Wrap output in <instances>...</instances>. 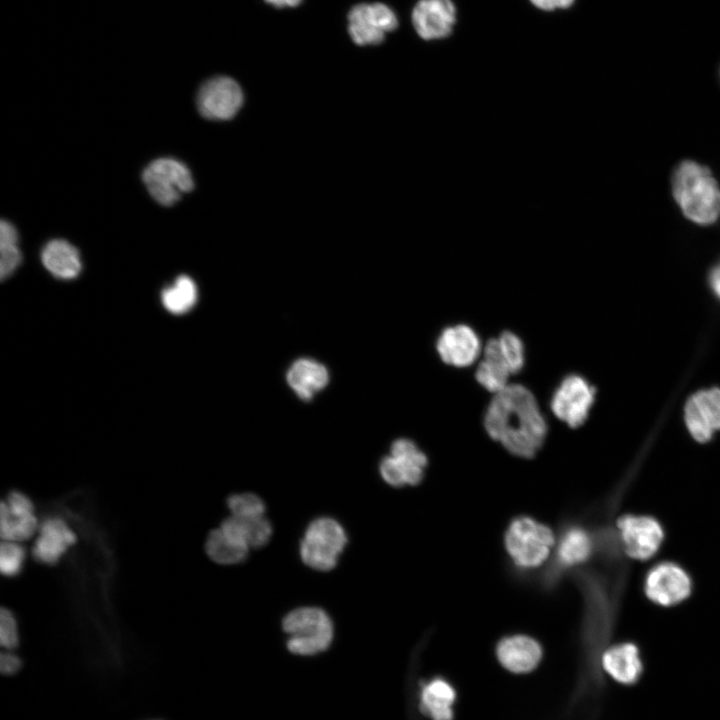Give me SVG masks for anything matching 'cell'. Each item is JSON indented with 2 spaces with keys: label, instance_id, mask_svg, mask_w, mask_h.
<instances>
[{
  "label": "cell",
  "instance_id": "obj_22",
  "mask_svg": "<svg viewBox=\"0 0 720 720\" xmlns=\"http://www.w3.org/2000/svg\"><path fill=\"white\" fill-rule=\"evenodd\" d=\"M220 528L249 548L264 546L272 536V525L264 515L246 518L230 515L222 521Z\"/></svg>",
  "mask_w": 720,
  "mask_h": 720
},
{
  "label": "cell",
  "instance_id": "obj_37",
  "mask_svg": "<svg viewBox=\"0 0 720 720\" xmlns=\"http://www.w3.org/2000/svg\"><path fill=\"white\" fill-rule=\"evenodd\" d=\"M265 1L277 8H284V7H295L302 0H265Z\"/></svg>",
  "mask_w": 720,
  "mask_h": 720
},
{
  "label": "cell",
  "instance_id": "obj_17",
  "mask_svg": "<svg viewBox=\"0 0 720 720\" xmlns=\"http://www.w3.org/2000/svg\"><path fill=\"white\" fill-rule=\"evenodd\" d=\"M499 662L509 671L525 673L533 670L542 657L539 643L525 635H513L502 639L497 646Z\"/></svg>",
  "mask_w": 720,
  "mask_h": 720
},
{
  "label": "cell",
  "instance_id": "obj_16",
  "mask_svg": "<svg viewBox=\"0 0 720 720\" xmlns=\"http://www.w3.org/2000/svg\"><path fill=\"white\" fill-rule=\"evenodd\" d=\"M76 534L58 517H49L39 525L32 555L40 563L54 565L66 549L76 542Z\"/></svg>",
  "mask_w": 720,
  "mask_h": 720
},
{
  "label": "cell",
  "instance_id": "obj_30",
  "mask_svg": "<svg viewBox=\"0 0 720 720\" xmlns=\"http://www.w3.org/2000/svg\"><path fill=\"white\" fill-rule=\"evenodd\" d=\"M227 506L236 517H257L265 513L263 500L253 493L232 494L227 499Z\"/></svg>",
  "mask_w": 720,
  "mask_h": 720
},
{
  "label": "cell",
  "instance_id": "obj_10",
  "mask_svg": "<svg viewBox=\"0 0 720 720\" xmlns=\"http://www.w3.org/2000/svg\"><path fill=\"white\" fill-rule=\"evenodd\" d=\"M397 26L395 13L382 3L359 4L348 14V31L358 45L381 43L385 34Z\"/></svg>",
  "mask_w": 720,
  "mask_h": 720
},
{
  "label": "cell",
  "instance_id": "obj_12",
  "mask_svg": "<svg viewBox=\"0 0 720 720\" xmlns=\"http://www.w3.org/2000/svg\"><path fill=\"white\" fill-rule=\"evenodd\" d=\"M692 589L687 572L673 562H661L652 567L644 581L647 597L661 606H672L685 600Z\"/></svg>",
  "mask_w": 720,
  "mask_h": 720
},
{
  "label": "cell",
  "instance_id": "obj_27",
  "mask_svg": "<svg viewBox=\"0 0 720 720\" xmlns=\"http://www.w3.org/2000/svg\"><path fill=\"white\" fill-rule=\"evenodd\" d=\"M0 535L3 541H24L29 539L38 527L34 513L22 516L12 515L4 501L0 506Z\"/></svg>",
  "mask_w": 720,
  "mask_h": 720
},
{
  "label": "cell",
  "instance_id": "obj_20",
  "mask_svg": "<svg viewBox=\"0 0 720 720\" xmlns=\"http://www.w3.org/2000/svg\"><path fill=\"white\" fill-rule=\"evenodd\" d=\"M41 261L48 272L63 280L76 278L82 269L78 249L64 239L47 242L41 252Z\"/></svg>",
  "mask_w": 720,
  "mask_h": 720
},
{
  "label": "cell",
  "instance_id": "obj_3",
  "mask_svg": "<svg viewBox=\"0 0 720 720\" xmlns=\"http://www.w3.org/2000/svg\"><path fill=\"white\" fill-rule=\"evenodd\" d=\"M288 635L287 649L298 656H313L327 650L334 637L328 614L317 607H300L290 611L282 621Z\"/></svg>",
  "mask_w": 720,
  "mask_h": 720
},
{
  "label": "cell",
  "instance_id": "obj_28",
  "mask_svg": "<svg viewBox=\"0 0 720 720\" xmlns=\"http://www.w3.org/2000/svg\"><path fill=\"white\" fill-rule=\"evenodd\" d=\"M17 243L16 228L9 221L2 220L0 224V276L2 280L13 274L22 261V254Z\"/></svg>",
  "mask_w": 720,
  "mask_h": 720
},
{
  "label": "cell",
  "instance_id": "obj_24",
  "mask_svg": "<svg viewBox=\"0 0 720 720\" xmlns=\"http://www.w3.org/2000/svg\"><path fill=\"white\" fill-rule=\"evenodd\" d=\"M249 547L227 535L220 527L213 529L207 536L205 551L214 562L231 565L246 559Z\"/></svg>",
  "mask_w": 720,
  "mask_h": 720
},
{
  "label": "cell",
  "instance_id": "obj_1",
  "mask_svg": "<svg viewBox=\"0 0 720 720\" xmlns=\"http://www.w3.org/2000/svg\"><path fill=\"white\" fill-rule=\"evenodd\" d=\"M483 426L488 436L510 454L532 458L544 444L548 425L533 392L519 383H509L489 401Z\"/></svg>",
  "mask_w": 720,
  "mask_h": 720
},
{
  "label": "cell",
  "instance_id": "obj_5",
  "mask_svg": "<svg viewBox=\"0 0 720 720\" xmlns=\"http://www.w3.org/2000/svg\"><path fill=\"white\" fill-rule=\"evenodd\" d=\"M347 543L341 524L330 517H319L308 525L300 542V556L310 568L333 569Z\"/></svg>",
  "mask_w": 720,
  "mask_h": 720
},
{
  "label": "cell",
  "instance_id": "obj_23",
  "mask_svg": "<svg viewBox=\"0 0 720 720\" xmlns=\"http://www.w3.org/2000/svg\"><path fill=\"white\" fill-rule=\"evenodd\" d=\"M454 701V689L442 679H434L422 687L420 708L432 720H452Z\"/></svg>",
  "mask_w": 720,
  "mask_h": 720
},
{
  "label": "cell",
  "instance_id": "obj_34",
  "mask_svg": "<svg viewBox=\"0 0 720 720\" xmlns=\"http://www.w3.org/2000/svg\"><path fill=\"white\" fill-rule=\"evenodd\" d=\"M22 668V660L12 650L3 651L0 655V671L3 675L12 676Z\"/></svg>",
  "mask_w": 720,
  "mask_h": 720
},
{
  "label": "cell",
  "instance_id": "obj_35",
  "mask_svg": "<svg viewBox=\"0 0 720 720\" xmlns=\"http://www.w3.org/2000/svg\"><path fill=\"white\" fill-rule=\"evenodd\" d=\"M531 3L539 9L552 11L555 9H564L570 7L575 0H530Z\"/></svg>",
  "mask_w": 720,
  "mask_h": 720
},
{
  "label": "cell",
  "instance_id": "obj_29",
  "mask_svg": "<svg viewBox=\"0 0 720 720\" xmlns=\"http://www.w3.org/2000/svg\"><path fill=\"white\" fill-rule=\"evenodd\" d=\"M497 339L511 374H518L525 365V347L522 339L510 330L502 331Z\"/></svg>",
  "mask_w": 720,
  "mask_h": 720
},
{
  "label": "cell",
  "instance_id": "obj_26",
  "mask_svg": "<svg viewBox=\"0 0 720 720\" xmlns=\"http://www.w3.org/2000/svg\"><path fill=\"white\" fill-rule=\"evenodd\" d=\"M592 538L582 528L567 529L560 538L557 554L559 561L568 566L584 562L592 553Z\"/></svg>",
  "mask_w": 720,
  "mask_h": 720
},
{
  "label": "cell",
  "instance_id": "obj_9",
  "mask_svg": "<svg viewBox=\"0 0 720 720\" xmlns=\"http://www.w3.org/2000/svg\"><path fill=\"white\" fill-rule=\"evenodd\" d=\"M621 542L626 554L636 560H647L659 550L664 532L653 517L624 515L617 522Z\"/></svg>",
  "mask_w": 720,
  "mask_h": 720
},
{
  "label": "cell",
  "instance_id": "obj_8",
  "mask_svg": "<svg viewBox=\"0 0 720 720\" xmlns=\"http://www.w3.org/2000/svg\"><path fill=\"white\" fill-rule=\"evenodd\" d=\"M427 456L409 439L392 443L391 454L382 459L379 470L383 480L391 486L417 485L424 477Z\"/></svg>",
  "mask_w": 720,
  "mask_h": 720
},
{
  "label": "cell",
  "instance_id": "obj_31",
  "mask_svg": "<svg viewBox=\"0 0 720 720\" xmlns=\"http://www.w3.org/2000/svg\"><path fill=\"white\" fill-rule=\"evenodd\" d=\"M25 551L15 541H2L0 547V570L4 576L17 575L23 565Z\"/></svg>",
  "mask_w": 720,
  "mask_h": 720
},
{
  "label": "cell",
  "instance_id": "obj_7",
  "mask_svg": "<svg viewBox=\"0 0 720 720\" xmlns=\"http://www.w3.org/2000/svg\"><path fill=\"white\" fill-rule=\"evenodd\" d=\"M142 177L150 195L164 206L173 205L194 186L189 168L174 158L152 161L145 168Z\"/></svg>",
  "mask_w": 720,
  "mask_h": 720
},
{
  "label": "cell",
  "instance_id": "obj_6",
  "mask_svg": "<svg viewBox=\"0 0 720 720\" xmlns=\"http://www.w3.org/2000/svg\"><path fill=\"white\" fill-rule=\"evenodd\" d=\"M595 388L581 375L564 376L552 392L553 415L570 428L583 425L595 400Z\"/></svg>",
  "mask_w": 720,
  "mask_h": 720
},
{
  "label": "cell",
  "instance_id": "obj_13",
  "mask_svg": "<svg viewBox=\"0 0 720 720\" xmlns=\"http://www.w3.org/2000/svg\"><path fill=\"white\" fill-rule=\"evenodd\" d=\"M436 351L442 362L466 368L477 361L482 344L477 332L469 325L455 324L443 328L436 340Z\"/></svg>",
  "mask_w": 720,
  "mask_h": 720
},
{
  "label": "cell",
  "instance_id": "obj_2",
  "mask_svg": "<svg viewBox=\"0 0 720 720\" xmlns=\"http://www.w3.org/2000/svg\"><path fill=\"white\" fill-rule=\"evenodd\" d=\"M672 194L683 215L695 224L710 225L720 217V187L702 164L681 162L672 176Z\"/></svg>",
  "mask_w": 720,
  "mask_h": 720
},
{
  "label": "cell",
  "instance_id": "obj_14",
  "mask_svg": "<svg viewBox=\"0 0 720 720\" xmlns=\"http://www.w3.org/2000/svg\"><path fill=\"white\" fill-rule=\"evenodd\" d=\"M684 415L695 440H710L713 433L720 430V389L712 388L692 395L685 405Z\"/></svg>",
  "mask_w": 720,
  "mask_h": 720
},
{
  "label": "cell",
  "instance_id": "obj_33",
  "mask_svg": "<svg viewBox=\"0 0 720 720\" xmlns=\"http://www.w3.org/2000/svg\"><path fill=\"white\" fill-rule=\"evenodd\" d=\"M4 503L12 515L22 516L33 513L32 501L20 491L13 490L9 492Z\"/></svg>",
  "mask_w": 720,
  "mask_h": 720
},
{
  "label": "cell",
  "instance_id": "obj_18",
  "mask_svg": "<svg viewBox=\"0 0 720 720\" xmlns=\"http://www.w3.org/2000/svg\"><path fill=\"white\" fill-rule=\"evenodd\" d=\"M483 357L475 370L477 383L493 394L504 389L509 383L510 369L503 358L497 337L487 340Z\"/></svg>",
  "mask_w": 720,
  "mask_h": 720
},
{
  "label": "cell",
  "instance_id": "obj_25",
  "mask_svg": "<svg viewBox=\"0 0 720 720\" xmlns=\"http://www.w3.org/2000/svg\"><path fill=\"white\" fill-rule=\"evenodd\" d=\"M198 298L197 286L187 275H180L174 283L161 293V301L165 309L176 315L190 311Z\"/></svg>",
  "mask_w": 720,
  "mask_h": 720
},
{
  "label": "cell",
  "instance_id": "obj_21",
  "mask_svg": "<svg viewBox=\"0 0 720 720\" xmlns=\"http://www.w3.org/2000/svg\"><path fill=\"white\" fill-rule=\"evenodd\" d=\"M287 380L302 400H310L329 380L327 369L311 359H300L290 367Z\"/></svg>",
  "mask_w": 720,
  "mask_h": 720
},
{
  "label": "cell",
  "instance_id": "obj_19",
  "mask_svg": "<svg viewBox=\"0 0 720 720\" xmlns=\"http://www.w3.org/2000/svg\"><path fill=\"white\" fill-rule=\"evenodd\" d=\"M602 666L615 681L631 685L642 673L639 650L633 643H620L608 648L602 656Z\"/></svg>",
  "mask_w": 720,
  "mask_h": 720
},
{
  "label": "cell",
  "instance_id": "obj_11",
  "mask_svg": "<svg viewBox=\"0 0 720 720\" xmlns=\"http://www.w3.org/2000/svg\"><path fill=\"white\" fill-rule=\"evenodd\" d=\"M243 104V92L232 78L218 76L207 80L197 94V107L202 116L211 120L232 118Z\"/></svg>",
  "mask_w": 720,
  "mask_h": 720
},
{
  "label": "cell",
  "instance_id": "obj_15",
  "mask_svg": "<svg viewBox=\"0 0 720 720\" xmlns=\"http://www.w3.org/2000/svg\"><path fill=\"white\" fill-rule=\"evenodd\" d=\"M456 22V8L451 0H420L412 11V23L425 40L447 37Z\"/></svg>",
  "mask_w": 720,
  "mask_h": 720
},
{
  "label": "cell",
  "instance_id": "obj_36",
  "mask_svg": "<svg viewBox=\"0 0 720 720\" xmlns=\"http://www.w3.org/2000/svg\"><path fill=\"white\" fill-rule=\"evenodd\" d=\"M710 283L713 291L720 298V264L712 270Z\"/></svg>",
  "mask_w": 720,
  "mask_h": 720
},
{
  "label": "cell",
  "instance_id": "obj_4",
  "mask_svg": "<svg viewBox=\"0 0 720 720\" xmlns=\"http://www.w3.org/2000/svg\"><path fill=\"white\" fill-rule=\"evenodd\" d=\"M555 544L552 530L527 516L510 523L505 533V547L513 562L521 568H535L549 556Z\"/></svg>",
  "mask_w": 720,
  "mask_h": 720
},
{
  "label": "cell",
  "instance_id": "obj_32",
  "mask_svg": "<svg viewBox=\"0 0 720 720\" xmlns=\"http://www.w3.org/2000/svg\"><path fill=\"white\" fill-rule=\"evenodd\" d=\"M18 643L16 619L9 609L2 607L0 611V644L5 650H13Z\"/></svg>",
  "mask_w": 720,
  "mask_h": 720
}]
</instances>
